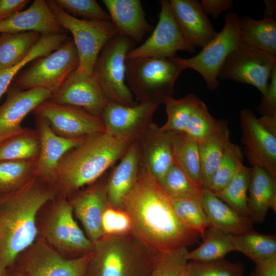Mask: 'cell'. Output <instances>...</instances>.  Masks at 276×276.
Returning <instances> with one entry per match:
<instances>
[{"label":"cell","mask_w":276,"mask_h":276,"mask_svg":"<svg viewBox=\"0 0 276 276\" xmlns=\"http://www.w3.org/2000/svg\"><path fill=\"white\" fill-rule=\"evenodd\" d=\"M248 208L253 222L261 223L267 211L276 212V178L259 167L251 168L248 187Z\"/></svg>","instance_id":"obj_26"},{"label":"cell","mask_w":276,"mask_h":276,"mask_svg":"<svg viewBox=\"0 0 276 276\" xmlns=\"http://www.w3.org/2000/svg\"><path fill=\"white\" fill-rule=\"evenodd\" d=\"M243 158L240 147L229 141L225 147L218 168L206 189L214 194L223 189L243 165Z\"/></svg>","instance_id":"obj_40"},{"label":"cell","mask_w":276,"mask_h":276,"mask_svg":"<svg viewBox=\"0 0 276 276\" xmlns=\"http://www.w3.org/2000/svg\"><path fill=\"white\" fill-rule=\"evenodd\" d=\"M48 100L58 104L81 108L99 117L110 101L93 75L77 69Z\"/></svg>","instance_id":"obj_16"},{"label":"cell","mask_w":276,"mask_h":276,"mask_svg":"<svg viewBox=\"0 0 276 276\" xmlns=\"http://www.w3.org/2000/svg\"><path fill=\"white\" fill-rule=\"evenodd\" d=\"M0 276H2L1 269H0Z\"/></svg>","instance_id":"obj_53"},{"label":"cell","mask_w":276,"mask_h":276,"mask_svg":"<svg viewBox=\"0 0 276 276\" xmlns=\"http://www.w3.org/2000/svg\"><path fill=\"white\" fill-rule=\"evenodd\" d=\"M235 250L239 251L256 263L267 258H276V237L253 230L232 235Z\"/></svg>","instance_id":"obj_33"},{"label":"cell","mask_w":276,"mask_h":276,"mask_svg":"<svg viewBox=\"0 0 276 276\" xmlns=\"http://www.w3.org/2000/svg\"><path fill=\"white\" fill-rule=\"evenodd\" d=\"M185 69L178 57L126 59V79L138 102L164 104L175 93V82Z\"/></svg>","instance_id":"obj_5"},{"label":"cell","mask_w":276,"mask_h":276,"mask_svg":"<svg viewBox=\"0 0 276 276\" xmlns=\"http://www.w3.org/2000/svg\"><path fill=\"white\" fill-rule=\"evenodd\" d=\"M199 98L190 93L184 97L175 99L173 97L167 98L166 106L167 119L160 127L163 131L169 132H184L192 112Z\"/></svg>","instance_id":"obj_39"},{"label":"cell","mask_w":276,"mask_h":276,"mask_svg":"<svg viewBox=\"0 0 276 276\" xmlns=\"http://www.w3.org/2000/svg\"><path fill=\"white\" fill-rule=\"evenodd\" d=\"M3 276H25L16 270H15L13 267H12L5 272Z\"/></svg>","instance_id":"obj_52"},{"label":"cell","mask_w":276,"mask_h":276,"mask_svg":"<svg viewBox=\"0 0 276 276\" xmlns=\"http://www.w3.org/2000/svg\"><path fill=\"white\" fill-rule=\"evenodd\" d=\"M40 149L35 177L43 182L54 183L59 161L68 151L79 146L85 136L65 138L56 134L43 117L35 114Z\"/></svg>","instance_id":"obj_18"},{"label":"cell","mask_w":276,"mask_h":276,"mask_svg":"<svg viewBox=\"0 0 276 276\" xmlns=\"http://www.w3.org/2000/svg\"><path fill=\"white\" fill-rule=\"evenodd\" d=\"M251 172V168L242 165L233 179L223 189L214 194L238 213L249 217L247 193Z\"/></svg>","instance_id":"obj_35"},{"label":"cell","mask_w":276,"mask_h":276,"mask_svg":"<svg viewBox=\"0 0 276 276\" xmlns=\"http://www.w3.org/2000/svg\"><path fill=\"white\" fill-rule=\"evenodd\" d=\"M139 169V155L135 140L130 144L107 179L109 206L122 209L124 199L137 181Z\"/></svg>","instance_id":"obj_23"},{"label":"cell","mask_w":276,"mask_h":276,"mask_svg":"<svg viewBox=\"0 0 276 276\" xmlns=\"http://www.w3.org/2000/svg\"><path fill=\"white\" fill-rule=\"evenodd\" d=\"M37 159L0 160V195L12 192L35 177Z\"/></svg>","instance_id":"obj_36"},{"label":"cell","mask_w":276,"mask_h":276,"mask_svg":"<svg viewBox=\"0 0 276 276\" xmlns=\"http://www.w3.org/2000/svg\"><path fill=\"white\" fill-rule=\"evenodd\" d=\"M266 9L264 15H268L275 16V2L274 1H265Z\"/></svg>","instance_id":"obj_51"},{"label":"cell","mask_w":276,"mask_h":276,"mask_svg":"<svg viewBox=\"0 0 276 276\" xmlns=\"http://www.w3.org/2000/svg\"><path fill=\"white\" fill-rule=\"evenodd\" d=\"M134 43L126 35L118 33L103 47L93 71L92 75L107 98L124 105L136 103L125 82L126 57L135 48Z\"/></svg>","instance_id":"obj_6"},{"label":"cell","mask_w":276,"mask_h":276,"mask_svg":"<svg viewBox=\"0 0 276 276\" xmlns=\"http://www.w3.org/2000/svg\"><path fill=\"white\" fill-rule=\"evenodd\" d=\"M202 243L186 258L190 261H210L224 259L229 252L235 250L232 235L210 225L205 231Z\"/></svg>","instance_id":"obj_32"},{"label":"cell","mask_w":276,"mask_h":276,"mask_svg":"<svg viewBox=\"0 0 276 276\" xmlns=\"http://www.w3.org/2000/svg\"><path fill=\"white\" fill-rule=\"evenodd\" d=\"M106 181L97 183L84 191L74 193L70 201L73 212L82 224L87 238L93 243L103 236L102 218L109 205Z\"/></svg>","instance_id":"obj_20"},{"label":"cell","mask_w":276,"mask_h":276,"mask_svg":"<svg viewBox=\"0 0 276 276\" xmlns=\"http://www.w3.org/2000/svg\"><path fill=\"white\" fill-rule=\"evenodd\" d=\"M240 119L244 152L249 163L276 178V135L261 124L249 108L241 110Z\"/></svg>","instance_id":"obj_15"},{"label":"cell","mask_w":276,"mask_h":276,"mask_svg":"<svg viewBox=\"0 0 276 276\" xmlns=\"http://www.w3.org/2000/svg\"><path fill=\"white\" fill-rule=\"evenodd\" d=\"M200 3L206 14L210 15L214 18L234 7L232 0H202Z\"/></svg>","instance_id":"obj_47"},{"label":"cell","mask_w":276,"mask_h":276,"mask_svg":"<svg viewBox=\"0 0 276 276\" xmlns=\"http://www.w3.org/2000/svg\"><path fill=\"white\" fill-rule=\"evenodd\" d=\"M201 201L210 225L231 235L253 230V221L242 216L206 188H203Z\"/></svg>","instance_id":"obj_25"},{"label":"cell","mask_w":276,"mask_h":276,"mask_svg":"<svg viewBox=\"0 0 276 276\" xmlns=\"http://www.w3.org/2000/svg\"><path fill=\"white\" fill-rule=\"evenodd\" d=\"M34 177L19 189L0 195V269L2 276L37 234L36 215L56 191Z\"/></svg>","instance_id":"obj_2"},{"label":"cell","mask_w":276,"mask_h":276,"mask_svg":"<svg viewBox=\"0 0 276 276\" xmlns=\"http://www.w3.org/2000/svg\"><path fill=\"white\" fill-rule=\"evenodd\" d=\"M103 236L125 235L132 232V221L128 213L122 209L108 206L102 218Z\"/></svg>","instance_id":"obj_45"},{"label":"cell","mask_w":276,"mask_h":276,"mask_svg":"<svg viewBox=\"0 0 276 276\" xmlns=\"http://www.w3.org/2000/svg\"><path fill=\"white\" fill-rule=\"evenodd\" d=\"M160 11L157 24L148 38L140 46L134 48L126 59L151 57H176L178 51L191 53L195 48L184 38L174 16L169 1H160Z\"/></svg>","instance_id":"obj_12"},{"label":"cell","mask_w":276,"mask_h":276,"mask_svg":"<svg viewBox=\"0 0 276 276\" xmlns=\"http://www.w3.org/2000/svg\"><path fill=\"white\" fill-rule=\"evenodd\" d=\"M140 165L148 169L158 181L173 163L170 132L152 123L136 139Z\"/></svg>","instance_id":"obj_19"},{"label":"cell","mask_w":276,"mask_h":276,"mask_svg":"<svg viewBox=\"0 0 276 276\" xmlns=\"http://www.w3.org/2000/svg\"><path fill=\"white\" fill-rule=\"evenodd\" d=\"M154 251L132 233L93 243L86 276H147Z\"/></svg>","instance_id":"obj_4"},{"label":"cell","mask_w":276,"mask_h":276,"mask_svg":"<svg viewBox=\"0 0 276 276\" xmlns=\"http://www.w3.org/2000/svg\"><path fill=\"white\" fill-rule=\"evenodd\" d=\"M229 141L227 122L224 121L219 129L206 140L198 143L202 188H208L221 160Z\"/></svg>","instance_id":"obj_28"},{"label":"cell","mask_w":276,"mask_h":276,"mask_svg":"<svg viewBox=\"0 0 276 276\" xmlns=\"http://www.w3.org/2000/svg\"><path fill=\"white\" fill-rule=\"evenodd\" d=\"M122 209L131 218V233L153 251L187 248L201 238L182 223L170 197L148 169L140 165L137 181Z\"/></svg>","instance_id":"obj_1"},{"label":"cell","mask_w":276,"mask_h":276,"mask_svg":"<svg viewBox=\"0 0 276 276\" xmlns=\"http://www.w3.org/2000/svg\"><path fill=\"white\" fill-rule=\"evenodd\" d=\"M258 110L262 116L276 117V65L274 66L265 93Z\"/></svg>","instance_id":"obj_46"},{"label":"cell","mask_w":276,"mask_h":276,"mask_svg":"<svg viewBox=\"0 0 276 276\" xmlns=\"http://www.w3.org/2000/svg\"><path fill=\"white\" fill-rule=\"evenodd\" d=\"M73 208L63 197L56 203L47 221L44 236L46 242L62 249H69L71 226L74 219Z\"/></svg>","instance_id":"obj_29"},{"label":"cell","mask_w":276,"mask_h":276,"mask_svg":"<svg viewBox=\"0 0 276 276\" xmlns=\"http://www.w3.org/2000/svg\"><path fill=\"white\" fill-rule=\"evenodd\" d=\"M90 255L91 250L79 257L67 259L44 239H40L12 267L25 276H86Z\"/></svg>","instance_id":"obj_11"},{"label":"cell","mask_w":276,"mask_h":276,"mask_svg":"<svg viewBox=\"0 0 276 276\" xmlns=\"http://www.w3.org/2000/svg\"><path fill=\"white\" fill-rule=\"evenodd\" d=\"M30 2L28 0H0V21L21 11Z\"/></svg>","instance_id":"obj_48"},{"label":"cell","mask_w":276,"mask_h":276,"mask_svg":"<svg viewBox=\"0 0 276 276\" xmlns=\"http://www.w3.org/2000/svg\"><path fill=\"white\" fill-rule=\"evenodd\" d=\"M239 19L236 13H227L222 30L199 53L189 58H178L185 69L193 70L203 77L210 90L218 88V74L225 60L242 43Z\"/></svg>","instance_id":"obj_8"},{"label":"cell","mask_w":276,"mask_h":276,"mask_svg":"<svg viewBox=\"0 0 276 276\" xmlns=\"http://www.w3.org/2000/svg\"><path fill=\"white\" fill-rule=\"evenodd\" d=\"M35 32L41 35L65 33L47 2L35 0L27 9L0 21V33Z\"/></svg>","instance_id":"obj_22"},{"label":"cell","mask_w":276,"mask_h":276,"mask_svg":"<svg viewBox=\"0 0 276 276\" xmlns=\"http://www.w3.org/2000/svg\"><path fill=\"white\" fill-rule=\"evenodd\" d=\"M169 2L184 38L192 47L203 48L217 35L199 1L170 0Z\"/></svg>","instance_id":"obj_21"},{"label":"cell","mask_w":276,"mask_h":276,"mask_svg":"<svg viewBox=\"0 0 276 276\" xmlns=\"http://www.w3.org/2000/svg\"><path fill=\"white\" fill-rule=\"evenodd\" d=\"M158 182L171 199H194L202 196L203 188L197 186L174 161Z\"/></svg>","instance_id":"obj_37"},{"label":"cell","mask_w":276,"mask_h":276,"mask_svg":"<svg viewBox=\"0 0 276 276\" xmlns=\"http://www.w3.org/2000/svg\"><path fill=\"white\" fill-rule=\"evenodd\" d=\"M255 263L254 276H276V258L265 259Z\"/></svg>","instance_id":"obj_49"},{"label":"cell","mask_w":276,"mask_h":276,"mask_svg":"<svg viewBox=\"0 0 276 276\" xmlns=\"http://www.w3.org/2000/svg\"><path fill=\"white\" fill-rule=\"evenodd\" d=\"M78 65L75 45L68 38L50 54L38 58L17 78L12 87L23 90L42 88L53 94Z\"/></svg>","instance_id":"obj_9"},{"label":"cell","mask_w":276,"mask_h":276,"mask_svg":"<svg viewBox=\"0 0 276 276\" xmlns=\"http://www.w3.org/2000/svg\"><path fill=\"white\" fill-rule=\"evenodd\" d=\"M275 65L276 56L242 43L227 57L218 78L251 85L263 95Z\"/></svg>","instance_id":"obj_10"},{"label":"cell","mask_w":276,"mask_h":276,"mask_svg":"<svg viewBox=\"0 0 276 276\" xmlns=\"http://www.w3.org/2000/svg\"><path fill=\"white\" fill-rule=\"evenodd\" d=\"M33 112L44 118L52 130L63 137L77 138L106 132L101 117L81 108L47 100L39 105Z\"/></svg>","instance_id":"obj_13"},{"label":"cell","mask_w":276,"mask_h":276,"mask_svg":"<svg viewBox=\"0 0 276 276\" xmlns=\"http://www.w3.org/2000/svg\"><path fill=\"white\" fill-rule=\"evenodd\" d=\"M47 2L57 21L73 35L79 57L77 70L92 75L102 49L119 31L111 21L79 19L60 8L54 0Z\"/></svg>","instance_id":"obj_7"},{"label":"cell","mask_w":276,"mask_h":276,"mask_svg":"<svg viewBox=\"0 0 276 276\" xmlns=\"http://www.w3.org/2000/svg\"><path fill=\"white\" fill-rule=\"evenodd\" d=\"M106 132L85 136L59 162L54 183L63 194L72 195L95 183L122 157L132 142Z\"/></svg>","instance_id":"obj_3"},{"label":"cell","mask_w":276,"mask_h":276,"mask_svg":"<svg viewBox=\"0 0 276 276\" xmlns=\"http://www.w3.org/2000/svg\"><path fill=\"white\" fill-rule=\"evenodd\" d=\"M35 32L3 33L0 35V71L21 61L39 40Z\"/></svg>","instance_id":"obj_30"},{"label":"cell","mask_w":276,"mask_h":276,"mask_svg":"<svg viewBox=\"0 0 276 276\" xmlns=\"http://www.w3.org/2000/svg\"><path fill=\"white\" fill-rule=\"evenodd\" d=\"M160 104L142 102L129 106L110 101L101 115L105 132L114 137L135 140L153 123V116Z\"/></svg>","instance_id":"obj_14"},{"label":"cell","mask_w":276,"mask_h":276,"mask_svg":"<svg viewBox=\"0 0 276 276\" xmlns=\"http://www.w3.org/2000/svg\"><path fill=\"white\" fill-rule=\"evenodd\" d=\"M250 276H254L253 274H251Z\"/></svg>","instance_id":"obj_54"},{"label":"cell","mask_w":276,"mask_h":276,"mask_svg":"<svg viewBox=\"0 0 276 276\" xmlns=\"http://www.w3.org/2000/svg\"><path fill=\"white\" fill-rule=\"evenodd\" d=\"M223 122L214 118L205 104L199 99L194 107L184 132L198 143L214 134Z\"/></svg>","instance_id":"obj_41"},{"label":"cell","mask_w":276,"mask_h":276,"mask_svg":"<svg viewBox=\"0 0 276 276\" xmlns=\"http://www.w3.org/2000/svg\"><path fill=\"white\" fill-rule=\"evenodd\" d=\"M187 268L189 276H244V266L241 262L233 263L224 259L190 261Z\"/></svg>","instance_id":"obj_43"},{"label":"cell","mask_w":276,"mask_h":276,"mask_svg":"<svg viewBox=\"0 0 276 276\" xmlns=\"http://www.w3.org/2000/svg\"><path fill=\"white\" fill-rule=\"evenodd\" d=\"M40 139L37 130L25 128L0 143V160L37 159Z\"/></svg>","instance_id":"obj_34"},{"label":"cell","mask_w":276,"mask_h":276,"mask_svg":"<svg viewBox=\"0 0 276 276\" xmlns=\"http://www.w3.org/2000/svg\"><path fill=\"white\" fill-rule=\"evenodd\" d=\"M258 119L267 130L276 135V117L262 116Z\"/></svg>","instance_id":"obj_50"},{"label":"cell","mask_w":276,"mask_h":276,"mask_svg":"<svg viewBox=\"0 0 276 276\" xmlns=\"http://www.w3.org/2000/svg\"><path fill=\"white\" fill-rule=\"evenodd\" d=\"M110 21L119 31L135 42H141L153 27L147 21L139 0H103Z\"/></svg>","instance_id":"obj_24"},{"label":"cell","mask_w":276,"mask_h":276,"mask_svg":"<svg viewBox=\"0 0 276 276\" xmlns=\"http://www.w3.org/2000/svg\"><path fill=\"white\" fill-rule=\"evenodd\" d=\"M187 247L154 251L147 276H189Z\"/></svg>","instance_id":"obj_38"},{"label":"cell","mask_w":276,"mask_h":276,"mask_svg":"<svg viewBox=\"0 0 276 276\" xmlns=\"http://www.w3.org/2000/svg\"><path fill=\"white\" fill-rule=\"evenodd\" d=\"M170 199L174 211L182 223L188 228L199 233L202 238L210 224L203 208L201 197Z\"/></svg>","instance_id":"obj_42"},{"label":"cell","mask_w":276,"mask_h":276,"mask_svg":"<svg viewBox=\"0 0 276 276\" xmlns=\"http://www.w3.org/2000/svg\"><path fill=\"white\" fill-rule=\"evenodd\" d=\"M243 43L276 56V20L264 15L260 20L244 16L239 19Z\"/></svg>","instance_id":"obj_27"},{"label":"cell","mask_w":276,"mask_h":276,"mask_svg":"<svg viewBox=\"0 0 276 276\" xmlns=\"http://www.w3.org/2000/svg\"><path fill=\"white\" fill-rule=\"evenodd\" d=\"M7 98L0 106V143L22 132L21 122L26 116L41 103L48 100L52 93L42 88L8 89Z\"/></svg>","instance_id":"obj_17"},{"label":"cell","mask_w":276,"mask_h":276,"mask_svg":"<svg viewBox=\"0 0 276 276\" xmlns=\"http://www.w3.org/2000/svg\"><path fill=\"white\" fill-rule=\"evenodd\" d=\"M170 133L174 161L197 186L202 188L198 143L185 132Z\"/></svg>","instance_id":"obj_31"},{"label":"cell","mask_w":276,"mask_h":276,"mask_svg":"<svg viewBox=\"0 0 276 276\" xmlns=\"http://www.w3.org/2000/svg\"><path fill=\"white\" fill-rule=\"evenodd\" d=\"M55 4L67 14L87 20L110 21L106 13L95 0H54Z\"/></svg>","instance_id":"obj_44"}]
</instances>
